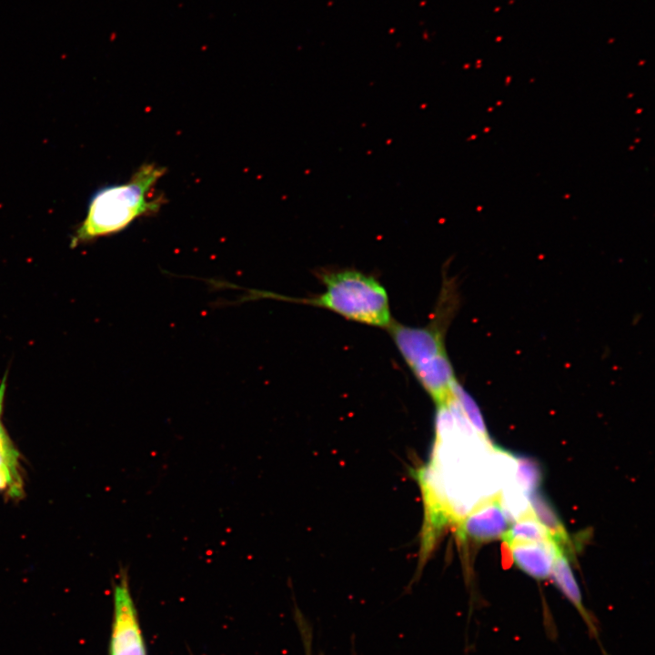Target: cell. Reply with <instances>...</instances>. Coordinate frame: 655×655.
Returning <instances> with one entry per match:
<instances>
[{
  "mask_svg": "<svg viewBox=\"0 0 655 655\" xmlns=\"http://www.w3.org/2000/svg\"><path fill=\"white\" fill-rule=\"evenodd\" d=\"M435 441L428 463L418 472L425 509L422 556L427 557L441 530L458 523L482 500L480 481L488 482L481 462L480 436L457 400L437 406Z\"/></svg>",
  "mask_w": 655,
  "mask_h": 655,
  "instance_id": "6da1fadb",
  "label": "cell"
},
{
  "mask_svg": "<svg viewBox=\"0 0 655 655\" xmlns=\"http://www.w3.org/2000/svg\"><path fill=\"white\" fill-rule=\"evenodd\" d=\"M166 172L156 163H144L126 182L97 189L70 237V247L117 234L136 219L156 214L166 200L154 196L153 189Z\"/></svg>",
  "mask_w": 655,
  "mask_h": 655,
  "instance_id": "7a4b0ae2",
  "label": "cell"
},
{
  "mask_svg": "<svg viewBox=\"0 0 655 655\" xmlns=\"http://www.w3.org/2000/svg\"><path fill=\"white\" fill-rule=\"evenodd\" d=\"M319 277L325 291L305 302L359 323L381 328L391 325L388 294L376 278L354 269L325 271Z\"/></svg>",
  "mask_w": 655,
  "mask_h": 655,
  "instance_id": "3957f363",
  "label": "cell"
},
{
  "mask_svg": "<svg viewBox=\"0 0 655 655\" xmlns=\"http://www.w3.org/2000/svg\"><path fill=\"white\" fill-rule=\"evenodd\" d=\"M388 328L403 358L436 405L447 401L457 380L437 319L423 328L391 323Z\"/></svg>",
  "mask_w": 655,
  "mask_h": 655,
  "instance_id": "277c9868",
  "label": "cell"
},
{
  "mask_svg": "<svg viewBox=\"0 0 655 655\" xmlns=\"http://www.w3.org/2000/svg\"><path fill=\"white\" fill-rule=\"evenodd\" d=\"M113 604L109 655H146L126 569L114 583Z\"/></svg>",
  "mask_w": 655,
  "mask_h": 655,
  "instance_id": "5b68a950",
  "label": "cell"
},
{
  "mask_svg": "<svg viewBox=\"0 0 655 655\" xmlns=\"http://www.w3.org/2000/svg\"><path fill=\"white\" fill-rule=\"evenodd\" d=\"M510 520L504 509L500 495L482 499L458 523L459 539L478 542L502 538L509 528Z\"/></svg>",
  "mask_w": 655,
  "mask_h": 655,
  "instance_id": "8992f818",
  "label": "cell"
},
{
  "mask_svg": "<svg viewBox=\"0 0 655 655\" xmlns=\"http://www.w3.org/2000/svg\"><path fill=\"white\" fill-rule=\"evenodd\" d=\"M516 565L526 574L536 579L550 576L558 546L541 542L505 543Z\"/></svg>",
  "mask_w": 655,
  "mask_h": 655,
  "instance_id": "52a82bcc",
  "label": "cell"
},
{
  "mask_svg": "<svg viewBox=\"0 0 655 655\" xmlns=\"http://www.w3.org/2000/svg\"><path fill=\"white\" fill-rule=\"evenodd\" d=\"M549 577L552 578L557 588L577 609L584 620L590 624L589 614L583 606L580 589L574 577L565 550L560 548L557 549Z\"/></svg>",
  "mask_w": 655,
  "mask_h": 655,
  "instance_id": "ba28073f",
  "label": "cell"
},
{
  "mask_svg": "<svg viewBox=\"0 0 655 655\" xmlns=\"http://www.w3.org/2000/svg\"><path fill=\"white\" fill-rule=\"evenodd\" d=\"M528 501L536 519L547 529L553 542L565 550L568 534L552 504L538 490L528 495Z\"/></svg>",
  "mask_w": 655,
  "mask_h": 655,
  "instance_id": "9c48e42d",
  "label": "cell"
},
{
  "mask_svg": "<svg viewBox=\"0 0 655 655\" xmlns=\"http://www.w3.org/2000/svg\"><path fill=\"white\" fill-rule=\"evenodd\" d=\"M502 539L505 543L553 542L547 529L536 519L532 512L515 520V523L509 526Z\"/></svg>",
  "mask_w": 655,
  "mask_h": 655,
  "instance_id": "30bf717a",
  "label": "cell"
},
{
  "mask_svg": "<svg viewBox=\"0 0 655 655\" xmlns=\"http://www.w3.org/2000/svg\"><path fill=\"white\" fill-rule=\"evenodd\" d=\"M515 484L527 496L536 490L542 480V473L539 463L530 458L514 456Z\"/></svg>",
  "mask_w": 655,
  "mask_h": 655,
  "instance_id": "8fae6325",
  "label": "cell"
},
{
  "mask_svg": "<svg viewBox=\"0 0 655 655\" xmlns=\"http://www.w3.org/2000/svg\"><path fill=\"white\" fill-rule=\"evenodd\" d=\"M453 393L460 405L466 417L477 430V432L485 438H489L484 419L479 408V406L473 398L467 393L462 387L457 382L453 388Z\"/></svg>",
  "mask_w": 655,
  "mask_h": 655,
  "instance_id": "7c38bea8",
  "label": "cell"
},
{
  "mask_svg": "<svg viewBox=\"0 0 655 655\" xmlns=\"http://www.w3.org/2000/svg\"><path fill=\"white\" fill-rule=\"evenodd\" d=\"M6 378L7 373L5 374L0 383V453L10 462L12 466L20 469L19 453L15 448L2 422L5 396L7 386Z\"/></svg>",
  "mask_w": 655,
  "mask_h": 655,
  "instance_id": "4fadbf2b",
  "label": "cell"
},
{
  "mask_svg": "<svg viewBox=\"0 0 655 655\" xmlns=\"http://www.w3.org/2000/svg\"><path fill=\"white\" fill-rule=\"evenodd\" d=\"M0 491H5L11 498H20L23 489L14 480L13 476L6 470L0 469Z\"/></svg>",
  "mask_w": 655,
  "mask_h": 655,
  "instance_id": "5bb4252c",
  "label": "cell"
}]
</instances>
